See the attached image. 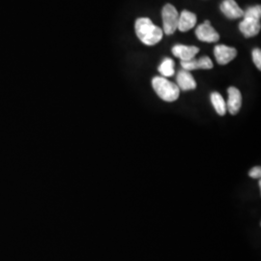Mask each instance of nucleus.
Returning a JSON list of instances; mask_svg holds the SVG:
<instances>
[{"label": "nucleus", "instance_id": "1", "mask_svg": "<svg viewBox=\"0 0 261 261\" xmlns=\"http://www.w3.org/2000/svg\"><path fill=\"white\" fill-rule=\"evenodd\" d=\"M135 28L137 36L146 46H154L158 44L164 36V31L159 27H156L148 18L137 19Z\"/></svg>", "mask_w": 261, "mask_h": 261}, {"label": "nucleus", "instance_id": "2", "mask_svg": "<svg viewBox=\"0 0 261 261\" xmlns=\"http://www.w3.org/2000/svg\"><path fill=\"white\" fill-rule=\"evenodd\" d=\"M152 86L159 97L166 102L176 101L180 94L177 84L169 82L164 76H155L152 80Z\"/></svg>", "mask_w": 261, "mask_h": 261}, {"label": "nucleus", "instance_id": "3", "mask_svg": "<svg viewBox=\"0 0 261 261\" xmlns=\"http://www.w3.org/2000/svg\"><path fill=\"white\" fill-rule=\"evenodd\" d=\"M163 17V25L164 31L167 35H171L177 30L178 20H179V13L176 8L171 5L167 4L164 6L162 11Z\"/></svg>", "mask_w": 261, "mask_h": 261}, {"label": "nucleus", "instance_id": "4", "mask_svg": "<svg viewBox=\"0 0 261 261\" xmlns=\"http://www.w3.org/2000/svg\"><path fill=\"white\" fill-rule=\"evenodd\" d=\"M196 35L198 40L207 43H215L220 40L219 33L211 25L209 20H206L204 23L197 27L196 29Z\"/></svg>", "mask_w": 261, "mask_h": 261}, {"label": "nucleus", "instance_id": "5", "mask_svg": "<svg viewBox=\"0 0 261 261\" xmlns=\"http://www.w3.org/2000/svg\"><path fill=\"white\" fill-rule=\"evenodd\" d=\"M214 55L217 62L220 65H225L236 57L237 50L234 47H227L225 45H219L215 47Z\"/></svg>", "mask_w": 261, "mask_h": 261}, {"label": "nucleus", "instance_id": "6", "mask_svg": "<svg viewBox=\"0 0 261 261\" xmlns=\"http://www.w3.org/2000/svg\"><path fill=\"white\" fill-rule=\"evenodd\" d=\"M228 92V100L226 103V111L230 114L235 115L241 109L242 106V94L236 87L231 86L227 90Z\"/></svg>", "mask_w": 261, "mask_h": 261}, {"label": "nucleus", "instance_id": "7", "mask_svg": "<svg viewBox=\"0 0 261 261\" xmlns=\"http://www.w3.org/2000/svg\"><path fill=\"white\" fill-rule=\"evenodd\" d=\"M260 20L258 19L244 18L239 24V29L243 35L246 38H252L256 36L260 31Z\"/></svg>", "mask_w": 261, "mask_h": 261}, {"label": "nucleus", "instance_id": "8", "mask_svg": "<svg viewBox=\"0 0 261 261\" xmlns=\"http://www.w3.org/2000/svg\"><path fill=\"white\" fill-rule=\"evenodd\" d=\"M181 66L183 70H186L188 72L203 69V70H209L213 68V62L208 56H203L199 59H192L189 61H181Z\"/></svg>", "mask_w": 261, "mask_h": 261}, {"label": "nucleus", "instance_id": "9", "mask_svg": "<svg viewBox=\"0 0 261 261\" xmlns=\"http://www.w3.org/2000/svg\"><path fill=\"white\" fill-rule=\"evenodd\" d=\"M220 9L228 19H239L244 16V11L239 7L235 0H224L222 2Z\"/></svg>", "mask_w": 261, "mask_h": 261}, {"label": "nucleus", "instance_id": "10", "mask_svg": "<svg viewBox=\"0 0 261 261\" xmlns=\"http://www.w3.org/2000/svg\"><path fill=\"white\" fill-rule=\"evenodd\" d=\"M172 54L180 58L181 61H189L196 57L199 51L198 47L194 46H184V45H176L172 47Z\"/></svg>", "mask_w": 261, "mask_h": 261}, {"label": "nucleus", "instance_id": "11", "mask_svg": "<svg viewBox=\"0 0 261 261\" xmlns=\"http://www.w3.org/2000/svg\"><path fill=\"white\" fill-rule=\"evenodd\" d=\"M196 16L190 12L184 10L180 15H179V20H178L177 29L181 32H187L190 29L195 28L196 24Z\"/></svg>", "mask_w": 261, "mask_h": 261}, {"label": "nucleus", "instance_id": "12", "mask_svg": "<svg viewBox=\"0 0 261 261\" xmlns=\"http://www.w3.org/2000/svg\"><path fill=\"white\" fill-rule=\"evenodd\" d=\"M177 86L183 91L194 90L196 88V83L194 76L186 70H181L177 75Z\"/></svg>", "mask_w": 261, "mask_h": 261}, {"label": "nucleus", "instance_id": "13", "mask_svg": "<svg viewBox=\"0 0 261 261\" xmlns=\"http://www.w3.org/2000/svg\"><path fill=\"white\" fill-rule=\"evenodd\" d=\"M211 103L216 110L217 113L221 116H224L226 112V103L223 98V96L218 92H213L211 94Z\"/></svg>", "mask_w": 261, "mask_h": 261}, {"label": "nucleus", "instance_id": "14", "mask_svg": "<svg viewBox=\"0 0 261 261\" xmlns=\"http://www.w3.org/2000/svg\"><path fill=\"white\" fill-rule=\"evenodd\" d=\"M159 72L164 77H168L174 75V61L170 58H165L162 64L159 66Z\"/></svg>", "mask_w": 261, "mask_h": 261}, {"label": "nucleus", "instance_id": "15", "mask_svg": "<svg viewBox=\"0 0 261 261\" xmlns=\"http://www.w3.org/2000/svg\"><path fill=\"white\" fill-rule=\"evenodd\" d=\"M244 18H250V19H258L260 20L261 18V7L260 5L252 6L248 8L246 12H244Z\"/></svg>", "mask_w": 261, "mask_h": 261}, {"label": "nucleus", "instance_id": "16", "mask_svg": "<svg viewBox=\"0 0 261 261\" xmlns=\"http://www.w3.org/2000/svg\"><path fill=\"white\" fill-rule=\"evenodd\" d=\"M252 59L258 70H261V50L260 48H254L252 50Z\"/></svg>", "mask_w": 261, "mask_h": 261}, {"label": "nucleus", "instance_id": "17", "mask_svg": "<svg viewBox=\"0 0 261 261\" xmlns=\"http://www.w3.org/2000/svg\"><path fill=\"white\" fill-rule=\"evenodd\" d=\"M249 176L253 178V179H260L261 177V168L260 167H254L249 171Z\"/></svg>", "mask_w": 261, "mask_h": 261}]
</instances>
